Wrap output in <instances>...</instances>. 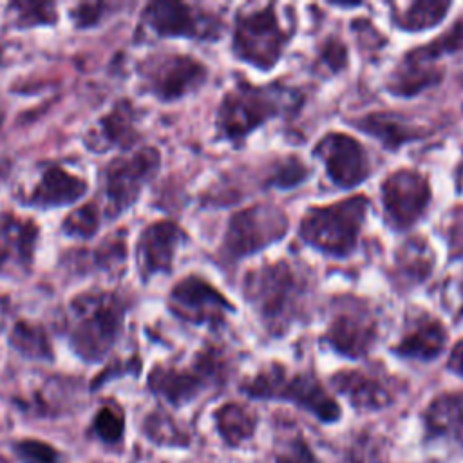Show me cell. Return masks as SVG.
<instances>
[{
    "instance_id": "1",
    "label": "cell",
    "mask_w": 463,
    "mask_h": 463,
    "mask_svg": "<svg viewBox=\"0 0 463 463\" xmlns=\"http://www.w3.org/2000/svg\"><path fill=\"white\" fill-rule=\"evenodd\" d=\"M125 313L127 304L114 291L90 289L71 298L65 329L74 354L89 364L101 362L123 331Z\"/></svg>"
},
{
    "instance_id": "2",
    "label": "cell",
    "mask_w": 463,
    "mask_h": 463,
    "mask_svg": "<svg viewBox=\"0 0 463 463\" xmlns=\"http://www.w3.org/2000/svg\"><path fill=\"white\" fill-rule=\"evenodd\" d=\"M306 293L307 279L286 259L250 269L242 280V295L269 335H284L300 317Z\"/></svg>"
},
{
    "instance_id": "3",
    "label": "cell",
    "mask_w": 463,
    "mask_h": 463,
    "mask_svg": "<svg viewBox=\"0 0 463 463\" xmlns=\"http://www.w3.org/2000/svg\"><path fill=\"white\" fill-rule=\"evenodd\" d=\"M298 99L277 85H251L246 80L237 81L221 99L217 109V132L228 141H239L279 118L288 105Z\"/></svg>"
},
{
    "instance_id": "4",
    "label": "cell",
    "mask_w": 463,
    "mask_h": 463,
    "mask_svg": "<svg viewBox=\"0 0 463 463\" xmlns=\"http://www.w3.org/2000/svg\"><path fill=\"white\" fill-rule=\"evenodd\" d=\"M369 199L353 195L326 206H311L300 219V239L331 257H347L356 250Z\"/></svg>"
},
{
    "instance_id": "5",
    "label": "cell",
    "mask_w": 463,
    "mask_h": 463,
    "mask_svg": "<svg viewBox=\"0 0 463 463\" xmlns=\"http://www.w3.org/2000/svg\"><path fill=\"white\" fill-rule=\"evenodd\" d=\"M241 389L244 394L259 400L293 402L326 423L336 421L342 414L336 400L313 373H293L277 362L257 371L241 385Z\"/></svg>"
},
{
    "instance_id": "6",
    "label": "cell",
    "mask_w": 463,
    "mask_h": 463,
    "mask_svg": "<svg viewBox=\"0 0 463 463\" xmlns=\"http://www.w3.org/2000/svg\"><path fill=\"white\" fill-rule=\"evenodd\" d=\"M230 362L226 353L208 344L195 353L190 365H154L148 373V389L174 407L195 400L201 392L219 387L228 380Z\"/></svg>"
},
{
    "instance_id": "7",
    "label": "cell",
    "mask_w": 463,
    "mask_h": 463,
    "mask_svg": "<svg viewBox=\"0 0 463 463\" xmlns=\"http://www.w3.org/2000/svg\"><path fill=\"white\" fill-rule=\"evenodd\" d=\"M463 49V18L454 22L443 34L425 45L407 51L400 63L391 71L385 89L392 96L411 98L425 89L436 87L443 80V67L438 60Z\"/></svg>"
},
{
    "instance_id": "8",
    "label": "cell",
    "mask_w": 463,
    "mask_h": 463,
    "mask_svg": "<svg viewBox=\"0 0 463 463\" xmlns=\"http://www.w3.org/2000/svg\"><path fill=\"white\" fill-rule=\"evenodd\" d=\"M161 154L156 146H141L128 156L109 161L99 177L101 212L107 219H118L139 199L145 184L157 174Z\"/></svg>"
},
{
    "instance_id": "9",
    "label": "cell",
    "mask_w": 463,
    "mask_h": 463,
    "mask_svg": "<svg viewBox=\"0 0 463 463\" xmlns=\"http://www.w3.org/2000/svg\"><path fill=\"white\" fill-rule=\"evenodd\" d=\"M289 228L284 210L271 203H257L235 212L221 244L222 262H237L280 241Z\"/></svg>"
},
{
    "instance_id": "10",
    "label": "cell",
    "mask_w": 463,
    "mask_h": 463,
    "mask_svg": "<svg viewBox=\"0 0 463 463\" xmlns=\"http://www.w3.org/2000/svg\"><path fill=\"white\" fill-rule=\"evenodd\" d=\"M275 7V4H268L235 16L232 51L239 60L259 71H269L279 63L291 36L282 27Z\"/></svg>"
},
{
    "instance_id": "11",
    "label": "cell",
    "mask_w": 463,
    "mask_h": 463,
    "mask_svg": "<svg viewBox=\"0 0 463 463\" xmlns=\"http://www.w3.org/2000/svg\"><path fill=\"white\" fill-rule=\"evenodd\" d=\"M141 89L159 101H177L199 90L208 80V67L190 54L165 52L137 63Z\"/></svg>"
},
{
    "instance_id": "12",
    "label": "cell",
    "mask_w": 463,
    "mask_h": 463,
    "mask_svg": "<svg viewBox=\"0 0 463 463\" xmlns=\"http://www.w3.org/2000/svg\"><path fill=\"white\" fill-rule=\"evenodd\" d=\"M139 25L159 38L217 40L222 29L219 16L184 2H150L141 11Z\"/></svg>"
},
{
    "instance_id": "13",
    "label": "cell",
    "mask_w": 463,
    "mask_h": 463,
    "mask_svg": "<svg viewBox=\"0 0 463 463\" xmlns=\"http://www.w3.org/2000/svg\"><path fill=\"white\" fill-rule=\"evenodd\" d=\"M322 340L342 356H365L378 340V318L373 307L358 297L338 298Z\"/></svg>"
},
{
    "instance_id": "14",
    "label": "cell",
    "mask_w": 463,
    "mask_h": 463,
    "mask_svg": "<svg viewBox=\"0 0 463 463\" xmlns=\"http://www.w3.org/2000/svg\"><path fill=\"white\" fill-rule=\"evenodd\" d=\"M166 306L179 320L212 329L224 326L228 315L235 313V306L197 273H190L172 286Z\"/></svg>"
},
{
    "instance_id": "15",
    "label": "cell",
    "mask_w": 463,
    "mask_h": 463,
    "mask_svg": "<svg viewBox=\"0 0 463 463\" xmlns=\"http://www.w3.org/2000/svg\"><path fill=\"white\" fill-rule=\"evenodd\" d=\"M432 199L429 177L414 168H400L382 181V206L394 230H409L427 212Z\"/></svg>"
},
{
    "instance_id": "16",
    "label": "cell",
    "mask_w": 463,
    "mask_h": 463,
    "mask_svg": "<svg viewBox=\"0 0 463 463\" xmlns=\"http://www.w3.org/2000/svg\"><path fill=\"white\" fill-rule=\"evenodd\" d=\"M313 156L324 163L327 177L338 188H354L371 175L367 150L358 139L345 132L324 134L317 141Z\"/></svg>"
},
{
    "instance_id": "17",
    "label": "cell",
    "mask_w": 463,
    "mask_h": 463,
    "mask_svg": "<svg viewBox=\"0 0 463 463\" xmlns=\"http://www.w3.org/2000/svg\"><path fill=\"white\" fill-rule=\"evenodd\" d=\"M184 241V230L170 219H161L143 228L136 242V264L141 280L145 282L157 273H170L175 253Z\"/></svg>"
},
{
    "instance_id": "18",
    "label": "cell",
    "mask_w": 463,
    "mask_h": 463,
    "mask_svg": "<svg viewBox=\"0 0 463 463\" xmlns=\"http://www.w3.org/2000/svg\"><path fill=\"white\" fill-rule=\"evenodd\" d=\"M137 112L128 99H119L112 109L99 118L96 127L87 134L85 146L96 154L107 152L110 148H132L141 134L137 130Z\"/></svg>"
},
{
    "instance_id": "19",
    "label": "cell",
    "mask_w": 463,
    "mask_h": 463,
    "mask_svg": "<svg viewBox=\"0 0 463 463\" xmlns=\"http://www.w3.org/2000/svg\"><path fill=\"white\" fill-rule=\"evenodd\" d=\"M87 190L89 183L83 177L71 174L60 165L49 163L42 170L40 179L34 183L33 190L24 199V204L40 210L69 206L80 201Z\"/></svg>"
},
{
    "instance_id": "20",
    "label": "cell",
    "mask_w": 463,
    "mask_h": 463,
    "mask_svg": "<svg viewBox=\"0 0 463 463\" xmlns=\"http://www.w3.org/2000/svg\"><path fill=\"white\" fill-rule=\"evenodd\" d=\"M40 230L34 221L0 213V273L11 266L31 271Z\"/></svg>"
},
{
    "instance_id": "21",
    "label": "cell",
    "mask_w": 463,
    "mask_h": 463,
    "mask_svg": "<svg viewBox=\"0 0 463 463\" xmlns=\"http://www.w3.org/2000/svg\"><path fill=\"white\" fill-rule=\"evenodd\" d=\"M447 340L449 333L441 320L429 313H418L407 320V329L392 353L400 358L430 362L443 353Z\"/></svg>"
},
{
    "instance_id": "22",
    "label": "cell",
    "mask_w": 463,
    "mask_h": 463,
    "mask_svg": "<svg viewBox=\"0 0 463 463\" xmlns=\"http://www.w3.org/2000/svg\"><path fill=\"white\" fill-rule=\"evenodd\" d=\"M331 385L358 411H380L394 402L392 389L380 376L362 369L336 371Z\"/></svg>"
},
{
    "instance_id": "23",
    "label": "cell",
    "mask_w": 463,
    "mask_h": 463,
    "mask_svg": "<svg viewBox=\"0 0 463 463\" xmlns=\"http://www.w3.org/2000/svg\"><path fill=\"white\" fill-rule=\"evenodd\" d=\"M429 439H443L463 449V389L434 396L423 411Z\"/></svg>"
},
{
    "instance_id": "24",
    "label": "cell",
    "mask_w": 463,
    "mask_h": 463,
    "mask_svg": "<svg viewBox=\"0 0 463 463\" xmlns=\"http://www.w3.org/2000/svg\"><path fill=\"white\" fill-rule=\"evenodd\" d=\"M347 123L365 134H371L389 150H398L405 143L420 141L429 136L425 127L414 125L403 116L392 112H369L349 119Z\"/></svg>"
},
{
    "instance_id": "25",
    "label": "cell",
    "mask_w": 463,
    "mask_h": 463,
    "mask_svg": "<svg viewBox=\"0 0 463 463\" xmlns=\"http://www.w3.org/2000/svg\"><path fill=\"white\" fill-rule=\"evenodd\" d=\"M434 264L436 257L430 244L423 237L412 235L396 250L391 277L398 288L418 286L429 279Z\"/></svg>"
},
{
    "instance_id": "26",
    "label": "cell",
    "mask_w": 463,
    "mask_h": 463,
    "mask_svg": "<svg viewBox=\"0 0 463 463\" xmlns=\"http://www.w3.org/2000/svg\"><path fill=\"white\" fill-rule=\"evenodd\" d=\"M213 421L219 436L230 447H239L248 441L257 430V412L244 403L226 402L213 412Z\"/></svg>"
},
{
    "instance_id": "27",
    "label": "cell",
    "mask_w": 463,
    "mask_h": 463,
    "mask_svg": "<svg viewBox=\"0 0 463 463\" xmlns=\"http://www.w3.org/2000/svg\"><path fill=\"white\" fill-rule=\"evenodd\" d=\"M452 2L416 0L405 7L391 4V22L402 31H425L441 24Z\"/></svg>"
},
{
    "instance_id": "28",
    "label": "cell",
    "mask_w": 463,
    "mask_h": 463,
    "mask_svg": "<svg viewBox=\"0 0 463 463\" xmlns=\"http://www.w3.org/2000/svg\"><path fill=\"white\" fill-rule=\"evenodd\" d=\"M127 260V241L125 233L109 235L101 244H98L92 251H74L71 253V266H83L89 269L99 271H118L125 266Z\"/></svg>"
},
{
    "instance_id": "29",
    "label": "cell",
    "mask_w": 463,
    "mask_h": 463,
    "mask_svg": "<svg viewBox=\"0 0 463 463\" xmlns=\"http://www.w3.org/2000/svg\"><path fill=\"white\" fill-rule=\"evenodd\" d=\"M7 342L24 358L43 362H51L54 358L51 338L40 324L16 320L7 335Z\"/></svg>"
},
{
    "instance_id": "30",
    "label": "cell",
    "mask_w": 463,
    "mask_h": 463,
    "mask_svg": "<svg viewBox=\"0 0 463 463\" xmlns=\"http://www.w3.org/2000/svg\"><path fill=\"white\" fill-rule=\"evenodd\" d=\"M145 436L156 443L165 447H186L190 443V436L181 425L165 411H154L145 418L143 423Z\"/></svg>"
},
{
    "instance_id": "31",
    "label": "cell",
    "mask_w": 463,
    "mask_h": 463,
    "mask_svg": "<svg viewBox=\"0 0 463 463\" xmlns=\"http://www.w3.org/2000/svg\"><path fill=\"white\" fill-rule=\"evenodd\" d=\"M7 13L11 25L16 29L54 25L58 20L56 5L52 2H11Z\"/></svg>"
},
{
    "instance_id": "32",
    "label": "cell",
    "mask_w": 463,
    "mask_h": 463,
    "mask_svg": "<svg viewBox=\"0 0 463 463\" xmlns=\"http://www.w3.org/2000/svg\"><path fill=\"white\" fill-rule=\"evenodd\" d=\"M101 206L98 203H85L74 208L61 221V233L72 239H90L98 233L101 226Z\"/></svg>"
},
{
    "instance_id": "33",
    "label": "cell",
    "mask_w": 463,
    "mask_h": 463,
    "mask_svg": "<svg viewBox=\"0 0 463 463\" xmlns=\"http://www.w3.org/2000/svg\"><path fill=\"white\" fill-rule=\"evenodd\" d=\"M273 452L277 463H320L298 430L277 436Z\"/></svg>"
},
{
    "instance_id": "34",
    "label": "cell",
    "mask_w": 463,
    "mask_h": 463,
    "mask_svg": "<svg viewBox=\"0 0 463 463\" xmlns=\"http://www.w3.org/2000/svg\"><path fill=\"white\" fill-rule=\"evenodd\" d=\"M309 177V168L300 161V157L288 156L277 161L268 172L266 184L277 188H293Z\"/></svg>"
},
{
    "instance_id": "35",
    "label": "cell",
    "mask_w": 463,
    "mask_h": 463,
    "mask_svg": "<svg viewBox=\"0 0 463 463\" xmlns=\"http://www.w3.org/2000/svg\"><path fill=\"white\" fill-rule=\"evenodd\" d=\"M92 430L105 443L119 441L125 432L123 411L114 403H107V405L99 407L92 420Z\"/></svg>"
},
{
    "instance_id": "36",
    "label": "cell",
    "mask_w": 463,
    "mask_h": 463,
    "mask_svg": "<svg viewBox=\"0 0 463 463\" xmlns=\"http://www.w3.org/2000/svg\"><path fill=\"white\" fill-rule=\"evenodd\" d=\"M318 61L326 71H329L333 74L342 72L349 63V54H347L345 43L336 36H327L320 43Z\"/></svg>"
},
{
    "instance_id": "37",
    "label": "cell",
    "mask_w": 463,
    "mask_h": 463,
    "mask_svg": "<svg viewBox=\"0 0 463 463\" xmlns=\"http://www.w3.org/2000/svg\"><path fill=\"white\" fill-rule=\"evenodd\" d=\"M14 452L24 463H60L58 450L42 439H20Z\"/></svg>"
},
{
    "instance_id": "38",
    "label": "cell",
    "mask_w": 463,
    "mask_h": 463,
    "mask_svg": "<svg viewBox=\"0 0 463 463\" xmlns=\"http://www.w3.org/2000/svg\"><path fill=\"white\" fill-rule=\"evenodd\" d=\"M109 9H114V5L105 2H83L71 9V20L78 29L94 27L103 20Z\"/></svg>"
},
{
    "instance_id": "39",
    "label": "cell",
    "mask_w": 463,
    "mask_h": 463,
    "mask_svg": "<svg viewBox=\"0 0 463 463\" xmlns=\"http://www.w3.org/2000/svg\"><path fill=\"white\" fill-rule=\"evenodd\" d=\"M353 29H356L360 43L367 45L369 51L380 49L382 45H385V38L378 33V29L371 22H367V20H354L353 22Z\"/></svg>"
},
{
    "instance_id": "40",
    "label": "cell",
    "mask_w": 463,
    "mask_h": 463,
    "mask_svg": "<svg viewBox=\"0 0 463 463\" xmlns=\"http://www.w3.org/2000/svg\"><path fill=\"white\" fill-rule=\"evenodd\" d=\"M449 239V250L452 259H463V219H458L452 222V226L447 232Z\"/></svg>"
},
{
    "instance_id": "41",
    "label": "cell",
    "mask_w": 463,
    "mask_h": 463,
    "mask_svg": "<svg viewBox=\"0 0 463 463\" xmlns=\"http://www.w3.org/2000/svg\"><path fill=\"white\" fill-rule=\"evenodd\" d=\"M447 367L449 371L463 376V338H459L454 347L450 349L449 360H447Z\"/></svg>"
},
{
    "instance_id": "42",
    "label": "cell",
    "mask_w": 463,
    "mask_h": 463,
    "mask_svg": "<svg viewBox=\"0 0 463 463\" xmlns=\"http://www.w3.org/2000/svg\"><path fill=\"white\" fill-rule=\"evenodd\" d=\"M450 302H454V320H461L463 318V279H459L454 288H452V297Z\"/></svg>"
},
{
    "instance_id": "43",
    "label": "cell",
    "mask_w": 463,
    "mask_h": 463,
    "mask_svg": "<svg viewBox=\"0 0 463 463\" xmlns=\"http://www.w3.org/2000/svg\"><path fill=\"white\" fill-rule=\"evenodd\" d=\"M456 184H458V190L463 192V163L456 170Z\"/></svg>"
},
{
    "instance_id": "44",
    "label": "cell",
    "mask_w": 463,
    "mask_h": 463,
    "mask_svg": "<svg viewBox=\"0 0 463 463\" xmlns=\"http://www.w3.org/2000/svg\"><path fill=\"white\" fill-rule=\"evenodd\" d=\"M0 60H2V49H0Z\"/></svg>"
}]
</instances>
